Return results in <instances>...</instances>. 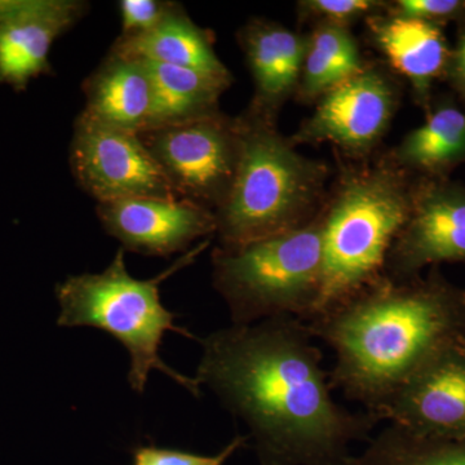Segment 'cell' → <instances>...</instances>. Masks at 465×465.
I'll use <instances>...</instances> for the list:
<instances>
[{"label":"cell","instance_id":"6da1fadb","mask_svg":"<svg viewBox=\"0 0 465 465\" xmlns=\"http://www.w3.org/2000/svg\"><path fill=\"white\" fill-rule=\"evenodd\" d=\"M307 323L281 316L208 335L195 379L250 430L262 465H342L378 420L331 396Z\"/></svg>","mask_w":465,"mask_h":465},{"label":"cell","instance_id":"7a4b0ae2","mask_svg":"<svg viewBox=\"0 0 465 465\" xmlns=\"http://www.w3.org/2000/svg\"><path fill=\"white\" fill-rule=\"evenodd\" d=\"M335 351L332 390L374 416L440 348L465 335V289L433 266L405 282L387 277L308 321ZM379 421V420H378Z\"/></svg>","mask_w":465,"mask_h":465},{"label":"cell","instance_id":"3957f363","mask_svg":"<svg viewBox=\"0 0 465 465\" xmlns=\"http://www.w3.org/2000/svg\"><path fill=\"white\" fill-rule=\"evenodd\" d=\"M416 182L388 155L338 180L321 211L322 286L311 320L384 280L391 244L411 213Z\"/></svg>","mask_w":465,"mask_h":465},{"label":"cell","instance_id":"277c9868","mask_svg":"<svg viewBox=\"0 0 465 465\" xmlns=\"http://www.w3.org/2000/svg\"><path fill=\"white\" fill-rule=\"evenodd\" d=\"M241 157L228 197L215 211L220 249L302 228L326 203L330 168L305 157L277 124L238 116Z\"/></svg>","mask_w":465,"mask_h":465},{"label":"cell","instance_id":"5b68a950","mask_svg":"<svg viewBox=\"0 0 465 465\" xmlns=\"http://www.w3.org/2000/svg\"><path fill=\"white\" fill-rule=\"evenodd\" d=\"M208 243L210 240L201 242L167 271L150 280H136L128 273L124 249L118 250L101 273L70 275L56 287L58 326L94 327L114 336L130 353L128 381L137 393L145 391L150 371L158 370L194 396H200L197 379L180 374L159 356L167 331L194 339L188 330L174 324L176 316L162 304L159 287L171 275L193 264Z\"/></svg>","mask_w":465,"mask_h":465},{"label":"cell","instance_id":"8992f818","mask_svg":"<svg viewBox=\"0 0 465 465\" xmlns=\"http://www.w3.org/2000/svg\"><path fill=\"white\" fill-rule=\"evenodd\" d=\"M322 273L321 213L295 231L213 252V286L237 326L281 316L307 322L320 298Z\"/></svg>","mask_w":465,"mask_h":465},{"label":"cell","instance_id":"52a82bcc","mask_svg":"<svg viewBox=\"0 0 465 465\" xmlns=\"http://www.w3.org/2000/svg\"><path fill=\"white\" fill-rule=\"evenodd\" d=\"M179 200L215 213L231 192L241 157V125L220 112L140 133Z\"/></svg>","mask_w":465,"mask_h":465},{"label":"cell","instance_id":"ba28073f","mask_svg":"<svg viewBox=\"0 0 465 465\" xmlns=\"http://www.w3.org/2000/svg\"><path fill=\"white\" fill-rule=\"evenodd\" d=\"M70 168L78 185L97 203L128 198L179 200L140 134L76 116L70 143Z\"/></svg>","mask_w":465,"mask_h":465},{"label":"cell","instance_id":"9c48e42d","mask_svg":"<svg viewBox=\"0 0 465 465\" xmlns=\"http://www.w3.org/2000/svg\"><path fill=\"white\" fill-rule=\"evenodd\" d=\"M402 90L381 66L365 65L324 94L290 137L293 145L330 143L349 157L371 154L390 130Z\"/></svg>","mask_w":465,"mask_h":465},{"label":"cell","instance_id":"30bf717a","mask_svg":"<svg viewBox=\"0 0 465 465\" xmlns=\"http://www.w3.org/2000/svg\"><path fill=\"white\" fill-rule=\"evenodd\" d=\"M465 262V185L419 179L414 204L391 244L384 275L393 282L420 277L424 268Z\"/></svg>","mask_w":465,"mask_h":465},{"label":"cell","instance_id":"8fae6325","mask_svg":"<svg viewBox=\"0 0 465 465\" xmlns=\"http://www.w3.org/2000/svg\"><path fill=\"white\" fill-rule=\"evenodd\" d=\"M376 418L418 436L464 439L465 335L436 351Z\"/></svg>","mask_w":465,"mask_h":465},{"label":"cell","instance_id":"7c38bea8","mask_svg":"<svg viewBox=\"0 0 465 465\" xmlns=\"http://www.w3.org/2000/svg\"><path fill=\"white\" fill-rule=\"evenodd\" d=\"M97 216L122 249L148 256L185 252L192 243L215 234V213L183 200L140 197L97 203Z\"/></svg>","mask_w":465,"mask_h":465},{"label":"cell","instance_id":"4fadbf2b","mask_svg":"<svg viewBox=\"0 0 465 465\" xmlns=\"http://www.w3.org/2000/svg\"><path fill=\"white\" fill-rule=\"evenodd\" d=\"M88 9L82 0H0V84L25 90L50 73L52 45Z\"/></svg>","mask_w":465,"mask_h":465},{"label":"cell","instance_id":"5bb4252c","mask_svg":"<svg viewBox=\"0 0 465 465\" xmlns=\"http://www.w3.org/2000/svg\"><path fill=\"white\" fill-rule=\"evenodd\" d=\"M237 41L253 82L252 100L243 114L277 124L284 104L298 91L308 34L266 18H251Z\"/></svg>","mask_w":465,"mask_h":465},{"label":"cell","instance_id":"9a60e30c","mask_svg":"<svg viewBox=\"0 0 465 465\" xmlns=\"http://www.w3.org/2000/svg\"><path fill=\"white\" fill-rule=\"evenodd\" d=\"M366 25L375 47L411 87L416 105L427 112L434 84L445 81L451 54L442 27L390 12L367 18Z\"/></svg>","mask_w":465,"mask_h":465},{"label":"cell","instance_id":"2e32d148","mask_svg":"<svg viewBox=\"0 0 465 465\" xmlns=\"http://www.w3.org/2000/svg\"><path fill=\"white\" fill-rule=\"evenodd\" d=\"M388 158L419 179H449L465 163V108L451 94L433 97L424 124L405 134Z\"/></svg>","mask_w":465,"mask_h":465},{"label":"cell","instance_id":"e0dca14e","mask_svg":"<svg viewBox=\"0 0 465 465\" xmlns=\"http://www.w3.org/2000/svg\"><path fill=\"white\" fill-rule=\"evenodd\" d=\"M82 112L101 124L140 134L148 127L152 84L143 60L109 51L82 85Z\"/></svg>","mask_w":465,"mask_h":465},{"label":"cell","instance_id":"ac0fdd59","mask_svg":"<svg viewBox=\"0 0 465 465\" xmlns=\"http://www.w3.org/2000/svg\"><path fill=\"white\" fill-rule=\"evenodd\" d=\"M110 52L136 60L186 67L232 79L228 67L213 48V34L198 26L182 5L157 27L134 38H116Z\"/></svg>","mask_w":465,"mask_h":465},{"label":"cell","instance_id":"d6986e66","mask_svg":"<svg viewBox=\"0 0 465 465\" xmlns=\"http://www.w3.org/2000/svg\"><path fill=\"white\" fill-rule=\"evenodd\" d=\"M143 61L152 84V108L146 130L186 124L220 112V97L231 87L232 79Z\"/></svg>","mask_w":465,"mask_h":465},{"label":"cell","instance_id":"ffe728a7","mask_svg":"<svg viewBox=\"0 0 465 465\" xmlns=\"http://www.w3.org/2000/svg\"><path fill=\"white\" fill-rule=\"evenodd\" d=\"M360 45L348 27L317 24L308 34L307 52L295 97L317 103L324 94L365 67Z\"/></svg>","mask_w":465,"mask_h":465},{"label":"cell","instance_id":"44dd1931","mask_svg":"<svg viewBox=\"0 0 465 465\" xmlns=\"http://www.w3.org/2000/svg\"><path fill=\"white\" fill-rule=\"evenodd\" d=\"M342 465H465V437L418 436L390 424Z\"/></svg>","mask_w":465,"mask_h":465},{"label":"cell","instance_id":"7402d4cb","mask_svg":"<svg viewBox=\"0 0 465 465\" xmlns=\"http://www.w3.org/2000/svg\"><path fill=\"white\" fill-rule=\"evenodd\" d=\"M391 2L381 0H302L299 17L317 24L348 27L361 20L387 14Z\"/></svg>","mask_w":465,"mask_h":465},{"label":"cell","instance_id":"603a6c76","mask_svg":"<svg viewBox=\"0 0 465 465\" xmlns=\"http://www.w3.org/2000/svg\"><path fill=\"white\" fill-rule=\"evenodd\" d=\"M168 0H121L118 3L122 34L119 38H134L157 27L177 7Z\"/></svg>","mask_w":465,"mask_h":465},{"label":"cell","instance_id":"cb8c5ba5","mask_svg":"<svg viewBox=\"0 0 465 465\" xmlns=\"http://www.w3.org/2000/svg\"><path fill=\"white\" fill-rule=\"evenodd\" d=\"M249 436H237L213 457L180 451V450L161 449L157 446H143L134 450V465H224L226 460L246 445Z\"/></svg>","mask_w":465,"mask_h":465},{"label":"cell","instance_id":"d4e9b609","mask_svg":"<svg viewBox=\"0 0 465 465\" xmlns=\"http://www.w3.org/2000/svg\"><path fill=\"white\" fill-rule=\"evenodd\" d=\"M390 14L415 18L432 25L445 27L465 20V0H397L391 2Z\"/></svg>","mask_w":465,"mask_h":465},{"label":"cell","instance_id":"484cf974","mask_svg":"<svg viewBox=\"0 0 465 465\" xmlns=\"http://www.w3.org/2000/svg\"><path fill=\"white\" fill-rule=\"evenodd\" d=\"M445 81L452 96L465 108V20L457 25V41L451 45Z\"/></svg>","mask_w":465,"mask_h":465}]
</instances>
